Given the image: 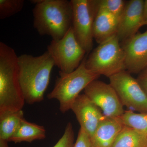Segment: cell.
Segmentation results:
<instances>
[{
  "mask_svg": "<svg viewBox=\"0 0 147 147\" xmlns=\"http://www.w3.org/2000/svg\"><path fill=\"white\" fill-rule=\"evenodd\" d=\"M55 65L53 58L47 51L38 56L28 54L18 56L19 82L27 103L34 104L44 99Z\"/></svg>",
  "mask_w": 147,
  "mask_h": 147,
  "instance_id": "obj_1",
  "label": "cell"
},
{
  "mask_svg": "<svg viewBox=\"0 0 147 147\" xmlns=\"http://www.w3.org/2000/svg\"><path fill=\"white\" fill-rule=\"evenodd\" d=\"M33 26L40 36H49L53 40L63 38L72 24L70 1L32 0Z\"/></svg>",
  "mask_w": 147,
  "mask_h": 147,
  "instance_id": "obj_2",
  "label": "cell"
},
{
  "mask_svg": "<svg viewBox=\"0 0 147 147\" xmlns=\"http://www.w3.org/2000/svg\"><path fill=\"white\" fill-rule=\"evenodd\" d=\"M25 101L19 82L18 57L0 42V114L22 110Z\"/></svg>",
  "mask_w": 147,
  "mask_h": 147,
  "instance_id": "obj_3",
  "label": "cell"
},
{
  "mask_svg": "<svg viewBox=\"0 0 147 147\" xmlns=\"http://www.w3.org/2000/svg\"><path fill=\"white\" fill-rule=\"evenodd\" d=\"M86 59L84 58L78 68L70 73L59 71L54 88L47 95L48 99L59 101V110L63 114L71 110L80 92L100 76L87 68Z\"/></svg>",
  "mask_w": 147,
  "mask_h": 147,
  "instance_id": "obj_4",
  "label": "cell"
},
{
  "mask_svg": "<svg viewBox=\"0 0 147 147\" xmlns=\"http://www.w3.org/2000/svg\"><path fill=\"white\" fill-rule=\"evenodd\" d=\"M86 64L97 75L108 78L126 70L124 53L117 34L99 44L86 58Z\"/></svg>",
  "mask_w": 147,
  "mask_h": 147,
  "instance_id": "obj_5",
  "label": "cell"
},
{
  "mask_svg": "<svg viewBox=\"0 0 147 147\" xmlns=\"http://www.w3.org/2000/svg\"><path fill=\"white\" fill-rule=\"evenodd\" d=\"M47 51L60 71L66 73H70L78 68L87 54L76 40L71 26L63 38L52 40Z\"/></svg>",
  "mask_w": 147,
  "mask_h": 147,
  "instance_id": "obj_6",
  "label": "cell"
},
{
  "mask_svg": "<svg viewBox=\"0 0 147 147\" xmlns=\"http://www.w3.org/2000/svg\"><path fill=\"white\" fill-rule=\"evenodd\" d=\"M109 79L123 106L139 113H147V96L131 74L124 70Z\"/></svg>",
  "mask_w": 147,
  "mask_h": 147,
  "instance_id": "obj_7",
  "label": "cell"
},
{
  "mask_svg": "<svg viewBox=\"0 0 147 147\" xmlns=\"http://www.w3.org/2000/svg\"><path fill=\"white\" fill-rule=\"evenodd\" d=\"M71 27L76 40L89 54L93 46L95 8L92 0H71Z\"/></svg>",
  "mask_w": 147,
  "mask_h": 147,
  "instance_id": "obj_8",
  "label": "cell"
},
{
  "mask_svg": "<svg viewBox=\"0 0 147 147\" xmlns=\"http://www.w3.org/2000/svg\"><path fill=\"white\" fill-rule=\"evenodd\" d=\"M84 94L108 117H119L123 115V105L110 84L95 80L85 89Z\"/></svg>",
  "mask_w": 147,
  "mask_h": 147,
  "instance_id": "obj_9",
  "label": "cell"
},
{
  "mask_svg": "<svg viewBox=\"0 0 147 147\" xmlns=\"http://www.w3.org/2000/svg\"><path fill=\"white\" fill-rule=\"evenodd\" d=\"M125 69L129 73L139 74L147 67V30L123 42Z\"/></svg>",
  "mask_w": 147,
  "mask_h": 147,
  "instance_id": "obj_10",
  "label": "cell"
},
{
  "mask_svg": "<svg viewBox=\"0 0 147 147\" xmlns=\"http://www.w3.org/2000/svg\"><path fill=\"white\" fill-rule=\"evenodd\" d=\"M73 111L80 125L90 137L100 122L105 118L102 111L86 95L80 94L71 105Z\"/></svg>",
  "mask_w": 147,
  "mask_h": 147,
  "instance_id": "obj_11",
  "label": "cell"
},
{
  "mask_svg": "<svg viewBox=\"0 0 147 147\" xmlns=\"http://www.w3.org/2000/svg\"><path fill=\"white\" fill-rule=\"evenodd\" d=\"M143 0H131L126 2L119 20L117 36L120 42H124L137 34L145 25L143 16Z\"/></svg>",
  "mask_w": 147,
  "mask_h": 147,
  "instance_id": "obj_12",
  "label": "cell"
},
{
  "mask_svg": "<svg viewBox=\"0 0 147 147\" xmlns=\"http://www.w3.org/2000/svg\"><path fill=\"white\" fill-rule=\"evenodd\" d=\"M123 126L119 117H105L90 137L92 147H113Z\"/></svg>",
  "mask_w": 147,
  "mask_h": 147,
  "instance_id": "obj_13",
  "label": "cell"
},
{
  "mask_svg": "<svg viewBox=\"0 0 147 147\" xmlns=\"http://www.w3.org/2000/svg\"><path fill=\"white\" fill-rule=\"evenodd\" d=\"M94 8L93 34L94 39L100 44L117 34L119 18L103 9Z\"/></svg>",
  "mask_w": 147,
  "mask_h": 147,
  "instance_id": "obj_14",
  "label": "cell"
},
{
  "mask_svg": "<svg viewBox=\"0 0 147 147\" xmlns=\"http://www.w3.org/2000/svg\"><path fill=\"white\" fill-rule=\"evenodd\" d=\"M45 137L46 130L44 127L30 122L24 118L9 142L15 144L23 142L32 143L36 140H42Z\"/></svg>",
  "mask_w": 147,
  "mask_h": 147,
  "instance_id": "obj_15",
  "label": "cell"
},
{
  "mask_svg": "<svg viewBox=\"0 0 147 147\" xmlns=\"http://www.w3.org/2000/svg\"><path fill=\"white\" fill-rule=\"evenodd\" d=\"M24 118L22 110L0 114V141L9 142Z\"/></svg>",
  "mask_w": 147,
  "mask_h": 147,
  "instance_id": "obj_16",
  "label": "cell"
},
{
  "mask_svg": "<svg viewBox=\"0 0 147 147\" xmlns=\"http://www.w3.org/2000/svg\"><path fill=\"white\" fill-rule=\"evenodd\" d=\"M113 147H147V137L124 125Z\"/></svg>",
  "mask_w": 147,
  "mask_h": 147,
  "instance_id": "obj_17",
  "label": "cell"
},
{
  "mask_svg": "<svg viewBox=\"0 0 147 147\" xmlns=\"http://www.w3.org/2000/svg\"><path fill=\"white\" fill-rule=\"evenodd\" d=\"M119 118L125 126L134 129L147 137V113H135L129 110L125 111Z\"/></svg>",
  "mask_w": 147,
  "mask_h": 147,
  "instance_id": "obj_18",
  "label": "cell"
},
{
  "mask_svg": "<svg viewBox=\"0 0 147 147\" xmlns=\"http://www.w3.org/2000/svg\"><path fill=\"white\" fill-rule=\"evenodd\" d=\"M96 9L108 11L119 18L123 13L126 2L123 0H92Z\"/></svg>",
  "mask_w": 147,
  "mask_h": 147,
  "instance_id": "obj_19",
  "label": "cell"
},
{
  "mask_svg": "<svg viewBox=\"0 0 147 147\" xmlns=\"http://www.w3.org/2000/svg\"><path fill=\"white\" fill-rule=\"evenodd\" d=\"M25 3L24 0H0V19L9 18L21 11Z\"/></svg>",
  "mask_w": 147,
  "mask_h": 147,
  "instance_id": "obj_20",
  "label": "cell"
},
{
  "mask_svg": "<svg viewBox=\"0 0 147 147\" xmlns=\"http://www.w3.org/2000/svg\"><path fill=\"white\" fill-rule=\"evenodd\" d=\"M74 133L72 124L69 122L63 136L53 147H73L74 144Z\"/></svg>",
  "mask_w": 147,
  "mask_h": 147,
  "instance_id": "obj_21",
  "label": "cell"
},
{
  "mask_svg": "<svg viewBox=\"0 0 147 147\" xmlns=\"http://www.w3.org/2000/svg\"><path fill=\"white\" fill-rule=\"evenodd\" d=\"M73 147H92L89 137L82 128L79 129L78 137Z\"/></svg>",
  "mask_w": 147,
  "mask_h": 147,
  "instance_id": "obj_22",
  "label": "cell"
},
{
  "mask_svg": "<svg viewBox=\"0 0 147 147\" xmlns=\"http://www.w3.org/2000/svg\"><path fill=\"white\" fill-rule=\"evenodd\" d=\"M137 80L147 96V67L139 74Z\"/></svg>",
  "mask_w": 147,
  "mask_h": 147,
  "instance_id": "obj_23",
  "label": "cell"
},
{
  "mask_svg": "<svg viewBox=\"0 0 147 147\" xmlns=\"http://www.w3.org/2000/svg\"><path fill=\"white\" fill-rule=\"evenodd\" d=\"M143 16L145 21V25L146 22L147 21V0L144 1L143 5Z\"/></svg>",
  "mask_w": 147,
  "mask_h": 147,
  "instance_id": "obj_24",
  "label": "cell"
},
{
  "mask_svg": "<svg viewBox=\"0 0 147 147\" xmlns=\"http://www.w3.org/2000/svg\"><path fill=\"white\" fill-rule=\"evenodd\" d=\"M0 147H9L8 142L0 141Z\"/></svg>",
  "mask_w": 147,
  "mask_h": 147,
  "instance_id": "obj_25",
  "label": "cell"
},
{
  "mask_svg": "<svg viewBox=\"0 0 147 147\" xmlns=\"http://www.w3.org/2000/svg\"><path fill=\"white\" fill-rule=\"evenodd\" d=\"M145 25H146V26H147V21H146V24H145Z\"/></svg>",
  "mask_w": 147,
  "mask_h": 147,
  "instance_id": "obj_26",
  "label": "cell"
}]
</instances>
